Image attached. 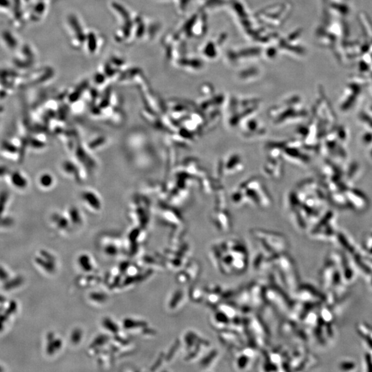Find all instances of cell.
<instances>
[{
	"label": "cell",
	"instance_id": "52a82bcc",
	"mask_svg": "<svg viewBox=\"0 0 372 372\" xmlns=\"http://www.w3.org/2000/svg\"><path fill=\"white\" fill-rule=\"evenodd\" d=\"M339 368L342 371L352 372L357 369V364L352 360H344L339 363Z\"/></svg>",
	"mask_w": 372,
	"mask_h": 372
},
{
	"label": "cell",
	"instance_id": "8fae6325",
	"mask_svg": "<svg viewBox=\"0 0 372 372\" xmlns=\"http://www.w3.org/2000/svg\"><path fill=\"white\" fill-rule=\"evenodd\" d=\"M9 279V275L3 267L0 266V281L6 282Z\"/></svg>",
	"mask_w": 372,
	"mask_h": 372
},
{
	"label": "cell",
	"instance_id": "30bf717a",
	"mask_svg": "<svg viewBox=\"0 0 372 372\" xmlns=\"http://www.w3.org/2000/svg\"><path fill=\"white\" fill-rule=\"evenodd\" d=\"M35 261H36L37 264L40 265V266H42L43 268L45 269L47 271H52V266H51V263H50L49 261L46 262V261L40 259V258H37V259H35Z\"/></svg>",
	"mask_w": 372,
	"mask_h": 372
},
{
	"label": "cell",
	"instance_id": "6da1fadb",
	"mask_svg": "<svg viewBox=\"0 0 372 372\" xmlns=\"http://www.w3.org/2000/svg\"><path fill=\"white\" fill-rule=\"evenodd\" d=\"M0 43L3 49L12 53L17 52L21 45L19 37L9 29H3L0 31Z\"/></svg>",
	"mask_w": 372,
	"mask_h": 372
},
{
	"label": "cell",
	"instance_id": "5b68a950",
	"mask_svg": "<svg viewBox=\"0 0 372 372\" xmlns=\"http://www.w3.org/2000/svg\"><path fill=\"white\" fill-rule=\"evenodd\" d=\"M16 310H17V303L15 301L10 302L9 306L4 311V313L0 315V331L3 330L4 323H6L10 316L15 312Z\"/></svg>",
	"mask_w": 372,
	"mask_h": 372
},
{
	"label": "cell",
	"instance_id": "7c38bea8",
	"mask_svg": "<svg viewBox=\"0 0 372 372\" xmlns=\"http://www.w3.org/2000/svg\"><path fill=\"white\" fill-rule=\"evenodd\" d=\"M5 301H6V298L2 295H0V304L3 303Z\"/></svg>",
	"mask_w": 372,
	"mask_h": 372
},
{
	"label": "cell",
	"instance_id": "7a4b0ae2",
	"mask_svg": "<svg viewBox=\"0 0 372 372\" xmlns=\"http://www.w3.org/2000/svg\"><path fill=\"white\" fill-rule=\"evenodd\" d=\"M24 6L22 0H12V10L10 15L12 24L16 28H20L26 19V15L23 10Z\"/></svg>",
	"mask_w": 372,
	"mask_h": 372
},
{
	"label": "cell",
	"instance_id": "277c9868",
	"mask_svg": "<svg viewBox=\"0 0 372 372\" xmlns=\"http://www.w3.org/2000/svg\"><path fill=\"white\" fill-rule=\"evenodd\" d=\"M357 331L361 338H366L372 341V325L362 322L357 325Z\"/></svg>",
	"mask_w": 372,
	"mask_h": 372
},
{
	"label": "cell",
	"instance_id": "2e32d148",
	"mask_svg": "<svg viewBox=\"0 0 372 372\" xmlns=\"http://www.w3.org/2000/svg\"><path fill=\"white\" fill-rule=\"evenodd\" d=\"M0 311H1V309H0Z\"/></svg>",
	"mask_w": 372,
	"mask_h": 372
},
{
	"label": "cell",
	"instance_id": "9c48e42d",
	"mask_svg": "<svg viewBox=\"0 0 372 372\" xmlns=\"http://www.w3.org/2000/svg\"><path fill=\"white\" fill-rule=\"evenodd\" d=\"M365 370L367 372H372V354L369 352L364 355Z\"/></svg>",
	"mask_w": 372,
	"mask_h": 372
},
{
	"label": "cell",
	"instance_id": "4fadbf2b",
	"mask_svg": "<svg viewBox=\"0 0 372 372\" xmlns=\"http://www.w3.org/2000/svg\"><path fill=\"white\" fill-rule=\"evenodd\" d=\"M30 1H31V0H22V2L24 3V5H26L28 4V3L30 2Z\"/></svg>",
	"mask_w": 372,
	"mask_h": 372
},
{
	"label": "cell",
	"instance_id": "ba28073f",
	"mask_svg": "<svg viewBox=\"0 0 372 372\" xmlns=\"http://www.w3.org/2000/svg\"><path fill=\"white\" fill-rule=\"evenodd\" d=\"M12 7V0H0V12L10 15Z\"/></svg>",
	"mask_w": 372,
	"mask_h": 372
},
{
	"label": "cell",
	"instance_id": "9a60e30c",
	"mask_svg": "<svg viewBox=\"0 0 372 372\" xmlns=\"http://www.w3.org/2000/svg\"><path fill=\"white\" fill-rule=\"evenodd\" d=\"M2 371H3L2 368H1V367H0V372H2Z\"/></svg>",
	"mask_w": 372,
	"mask_h": 372
},
{
	"label": "cell",
	"instance_id": "8992f818",
	"mask_svg": "<svg viewBox=\"0 0 372 372\" xmlns=\"http://www.w3.org/2000/svg\"><path fill=\"white\" fill-rule=\"evenodd\" d=\"M24 278L21 277V276H17V277L13 278V279H8V281H6L4 283V285L3 286V289L6 290V291H10V290L20 287L21 285L24 284Z\"/></svg>",
	"mask_w": 372,
	"mask_h": 372
},
{
	"label": "cell",
	"instance_id": "3957f363",
	"mask_svg": "<svg viewBox=\"0 0 372 372\" xmlns=\"http://www.w3.org/2000/svg\"><path fill=\"white\" fill-rule=\"evenodd\" d=\"M336 242L339 243L341 248L348 255L353 256L354 254L357 253L358 251L359 250V249L358 248L355 243L352 241L351 238L347 236L345 233L337 232Z\"/></svg>",
	"mask_w": 372,
	"mask_h": 372
},
{
	"label": "cell",
	"instance_id": "5bb4252c",
	"mask_svg": "<svg viewBox=\"0 0 372 372\" xmlns=\"http://www.w3.org/2000/svg\"><path fill=\"white\" fill-rule=\"evenodd\" d=\"M370 280H371V284H372V277H370Z\"/></svg>",
	"mask_w": 372,
	"mask_h": 372
}]
</instances>
